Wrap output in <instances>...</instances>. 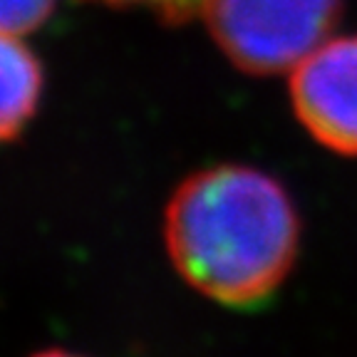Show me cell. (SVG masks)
Instances as JSON below:
<instances>
[{
	"label": "cell",
	"instance_id": "cell-1",
	"mask_svg": "<svg viewBox=\"0 0 357 357\" xmlns=\"http://www.w3.org/2000/svg\"><path fill=\"white\" fill-rule=\"evenodd\" d=\"M164 241L191 288L221 305L253 307L273 296L296 263L301 221L273 176L218 164L176 186Z\"/></svg>",
	"mask_w": 357,
	"mask_h": 357
},
{
	"label": "cell",
	"instance_id": "cell-2",
	"mask_svg": "<svg viewBox=\"0 0 357 357\" xmlns=\"http://www.w3.org/2000/svg\"><path fill=\"white\" fill-rule=\"evenodd\" d=\"M340 10L342 0H206L201 15L238 70L278 75L330 40Z\"/></svg>",
	"mask_w": 357,
	"mask_h": 357
},
{
	"label": "cell",
	"instance_id": "cell-3",
	"mask_svg": "<svg viewBox=\"0 0 357 357\" xmlns=\"http://www.w3.org/2000/svg\"><path fill=\"white\" fill-rule=\"evenodd\" d=\"M296 117L315 142L357 156V35L330 38L290 75Z\"/></svg>",
	"mask_w": 357,
	"mask_h": 357
},
{
	"label": "cell",
	"instance_id": "cell-4",
	"mask_svg": "<svg viewBox=\"0 0 357 357\" xmlns=\"http://www.w3.org/2000/svg\"><path fill=\"white\" fill-rule=\"evenodd\" d=\"M0 75H3L0 132L3 139L10 142L35 117L43 92V67L20 35H3Z\"/></svg>",
	"mask_w": 357,
	"mask_h": 357
},
{
	"label": "cell",
	"instance_id": "cell-5",
	"mask_svg": "<svg viewBox=\"0 0 357 357\" xmlns=\"http://www.w3.org/2000/svg\"><path fill=\"white\" fill-rule=\"evenodd\" d=\"M55 8V0H3L0 20L3 35H28L38 30Z\"/></svg>",
	"mask_w": 357,
	"mask_h": 357
},
{
	"label": "cell",
	"instance_id": "cell-6",
	"mask_svg": "<svg viewBox=\"0 0 357 357\" xmlns=\"http://www.w3.org/2000/svg\"><path fill=\"white\" fill-rule=\"evenodd\" d=\"M97 3H107V6H117V8L146 6V8H154L164 20L184 22L189 17H194L196 13H201L206 0H97Z\"/></svg>",
	"mask_w": 357,
	"mask_h": 357
},
{
	"label": "cell",
	"instance_id": "cell-7",
	"mask_svg": "<svg viewBox=\"0 0 357 357\" xmlns=\"http://www.w3.org/2000/svg\"><path fill=\"white\" fill-rule=\"evenodd\" d=\"M33 357H79V355H73V352H65V350H45Z\"/></svg>",
	"mask_w": 357,
	"mask_h": 357
}]
</instances>
